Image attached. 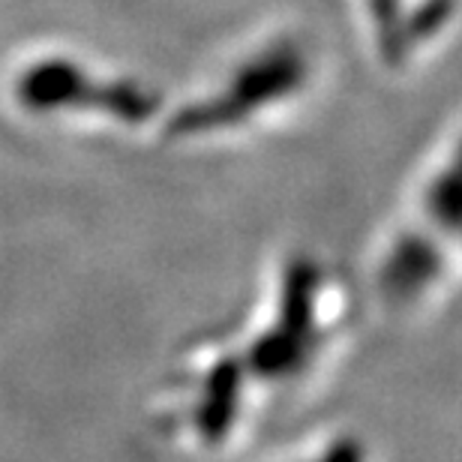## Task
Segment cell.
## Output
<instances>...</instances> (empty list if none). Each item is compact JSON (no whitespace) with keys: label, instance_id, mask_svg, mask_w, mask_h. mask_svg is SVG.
<instances>
[{"label":"cell","instance_id":"6da1fadb","mask_svg":"<svg viewBox=\"0 0 462 462\" xmlns=\"http://www.w3.org/2000/svg\"><path fill=\"white\" fill-rule=\"evenodd\" d=\"M18 97L27 108H69L99 106L120 120H142L156 108L151 90L135 81H94L85 69L67 60H45L24 72Z\"/></svg>","mask_w":462,"mask_h":462},{"label":"cell","instance_id":"7a4b0ae2","mask_svg":"<svg viewBox=\"0 0 462 462\" xmlns=\"http://www.w3.org/2000/svg\"><path fill=\"white\" fill-rule=\"evenodd\" d=\"M303 76H307V58H303L300 45L276 42L240 67L237 76L231 79V85L223 90L226 97L210 99V103L183 115L180 129H208L231 124L240 115L255 112L264 103L285 97L289 90L300 85Z\"/></svg>","mask_w":462,"mask_h":462},{"label":"cell","instance_id":"3957f363","mask_svg":"<svg viewBox=\"0 0 462 462\" xmlns=\"http://www.w3.org/2000/svg\"><path fill=\"white\" fill-rule=\"evenodd\" d=\"M373 15L382 27V40L391 42L393 22H396V0H373Z\"/></svg>","mask_w":462,"mask_h":462}]
</instances>
